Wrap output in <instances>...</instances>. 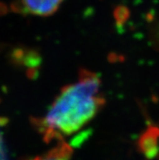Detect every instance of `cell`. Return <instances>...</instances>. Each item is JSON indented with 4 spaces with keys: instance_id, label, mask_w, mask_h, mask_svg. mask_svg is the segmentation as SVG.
<instances>
[{
    "instance_id": "obj_1",
    "label": "cell",
    "mask_w": 159,
    "mask_h": 160,
    "mask_svg": "<svg viewBox=\"0 0 159 160\" xmlns=\"http://www.w3.org/2000/svg\"><path fill=\"white\" fill-rule=\"evenodd\" d=\"M106 103L97 74L82 69L78 79L61 89L35 127L47 141L71 136L82 129L100 112Z\"/></svg>"
},
{
    "instance_id": "obj_2",
    "label": "cell",
    "mask_w": 159,
    "mask_h": 160,
    "mask_svg": "<svg viewBox=\"0 0 159 160\" xmlns=\"http://www.w3.org/2000/svg\"><path fill=\"white\" fill-rule=\"evenodd\" d=\"M63 0H20L18 6L27 14L50 16L54 14Z\"/></svg>"
},
{
    "instance_id": "obj_3",
    "label": "cell",
    "mask_w": 159,
    "mask_h": 160,
    "mask_svg": "<svg viewBox=\"0 0 159 160\" xmlns=\"http://www.w3.org/2000/svg\"><path fill=\"white\" fill-rule=\"evenodd\" d=\"M71 156L72 149L67 144H59L46 154L30 160H70Z\"/></svg>"
},
{
    "instance_id": "obj_4",
    "label": "cell",
    "mask_w": 159,
    "mask_h": 160,
    "mask_svg": "<svg viewBox=\"0 0 159 160\" xmlns=\"http://www.w3.org/2000/svg\"><path fill=\"white\" fill-rule=\"evenodd\" d=\"M158 39H159V28H158Z\"/></svg>"
}]
</instances>
